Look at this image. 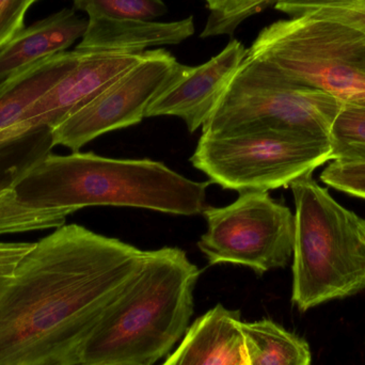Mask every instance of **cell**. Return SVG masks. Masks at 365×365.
<instances>
[{
    "instance_id": "obj_1",
    "label": "cell",
    "mask_w": 365,
    "mask_h": 365,
    "mask_svg": "<svg viewBox=\"0 0 365 365\" xmlns=\"http://www.w3.org/2000/svg\"><path fill=\"white\" fill-rule=\"evenodd\" d=\"M145 251L78 225L34 244L0 279V365H77Z\"/></svg>"
},
{
    "instance_id": "obj_2",
    "label": "cell",
    "mask_w": 365,
    "mask_h": 365,
    "mask_svg": "<svg viewBox=\"0 0 365 365\" xmlns=\"http://www.w3.org/2000/svg\"><path fill=\"white\" fill-rule=\"evenodd\" d=\"M210 182H195L160 162L89 153L48 154L0 193V235L59 229L90 206L202 214Z\"/></svg>"
},
{
    "instance_id": "obj_3",
    "label": "cell",
    "mask_w": 365,
    "mask_h": 365,
    "mask_svg": "<svg viewBox=\"0 0 365 365\" xmlns=\"http://www.w3.org/2000/svg\"><path fill=\"white\" fill-rule=\"evenodd\" d=\"M199 277L181 248L145 250L138 274L103 315L77 365L155 364L186 331Z\"/></svg>"
},
{
    "instance_id": "obj_4",
    "label": "cell",
    "mask_w": 365,
    "mask_h": 365,
    "mask_svg": "<svg viewBox=\"0 0 365 365\" xmlns=\"http://www.w3.org/2000/svg\"><path fill=\"white\" fill-rule=\"evenodd\" d=\"M295 202L292 302L307 312L365 291V219L312 175L292 182Z\"/></svg>"
},
{
    "instance_id": "obj_5",
    "label": "cell",
    "mask_w": 365,
    "mask_h": 365,
    "mask_svg": "<svg viewBox=\"0 0 365 365\" xmlns=\"http://www.w3.org/2000/svg\"><path fill=\"white\" fill-rule=\"evenodd\" d=\"M247 57L295 85L365 105V34L351 26L311 14L281 19L259 32Z\"/></svg>"
},
{
    "instance_id": "obj_6",
    "label": "cell",
    "mask_w": 365,
    "mask_h": 365,
    "mask_svg": "<svg viewBox=\"0 0 365 365\" xmlns=\"http://www.w3.org/2000/svg\"><path fill=\"white\" fill-rule=\"evenodd\" d=\"M330 156L327 137L261 128L202 134L190 163L212 184L242 193L287 188L312 175Z\"/></svg>"
},
{
    "instance_id": "obj_7",
    "label": "cell",
    "mask_w": 365,
    "mask_h": 365,
    "mask_svg": "<svg viewBox=\"0 0 365 365\" xmlns=\"http://www.w3.org/2000/svg\"><path fill=\"white\" fill-rule=\"evenodd\" d=\"M343 104L325 92L291 83L261 60L246 57L202 134L220 136L262 128L328 138Z\"/></svg>"
},
{
    "instance_id": "obj_8",
    "label": "cell",
    "mask_w": 365,
    "mask_h": 365,
    "mask_svg": "<svg viewBox=\"0 0 365 365\" xmlns=\"http://www.w3.org/2000/svg\"><path fill=\"white\" fill-rule=\"evenodd\" d=\"M202 214L207 230L197 248L210 266H246L262 276L293 257L295 216L268 191H245L233 203L208 206Z\"/></svg>"
},
{
    "instance_id": "obj_9",
    "label": "cell",
    "mask_w": 365,
    "mask_h": 365,
    "mask_svg": "<svg viewBox=\"0 0 365 365\" xmlns=\"http://www.w3.org/2000/svg\"><path fill=\"white\" fill-rule=\"evenodd\" d=\"M184 64L164 49L147 51L145 58L111 83L87 106L51 130L53 145L72 152L101 135L140 123L150 105L184 70Z\"/></svg>"
},
{
    "instance_id": "obj_10",
    "label": "cell",
    "mask_w": 365,
    "mask_h": 365,
    "mask_svg": "<svg viewBox=\"0 0 365 365\" xmlns=\"http://www.w3.org/2000/svg\"><path fill=\"white\" fill-rule=\"evenodd\" d=\"M81 53V59L75 68L34 103L14 125L0 132L2 138L23 136L30 130L41 128L53 130L139 63L147 51Z\"/></svg>"
},
{
    "instance_id": "obj_11",
    "label": "cell",
    "mask_w": 365,
    "mask_h": 365,
    "mask_svg": "<svg viewBox=\"0 0 365 365\" xmlns=\"http://www.w3.org/2000/svg\"><path fill=\"white\" fill-rule=\"evenodd\" d=\"M246 57L245 45L232 40L205 63L185 66L180 76L150 105L145 118H180L192 134L207 121Z\"/></svg>"
},
{
    "instance_id": "obj_12",
    "label": "cell",
    "mask_w": 365,
    "mask_h": 365,
    "mask_svg": "<svg viewBox=\"0 0 365 365\" xmlns=\"http://www.w3.org/2000/svg\"><path fill=\"white\" fill-rule=\"evenodd\" d=\"M192 16L175 21L88 17V27L76 51L141 53L150 47L181 44L195 34Z\"/></svg>"
},
{
    "instance_id": "obj_13",
    "label": "cell",
    "mask_w": 365,
    "mask_h": 365,
    "mask_svg": "<svg viewBox=\"0 0 365 365\" xmlns=\"http://www.w3.org/2000/svg\"><path fill=\"white\" fill-rule=\"evenodd\" d=\"M240 322V311L217 304L191 325L181 345L163 365L247 364Z\"/></svg>"
},
{
    "instance_id": "obj_14",
    "label": "cell",
    "mask_w": 365,
    "mask_h": 365,
    "mask_svg": "<svg viewBox=\"0 0 365 365\" xmlns=\"http://www.w3.org/2000/svg\"><path fill=\"white\" fill-rule=\"evenodd\" d=\"M88 19L74 9H62L24 28L0 49V81L43 60L66 51L83 38Z\"/></svg>"
},
{
    "instance_id": "obj_15",
    "label": "cell",
    "mask_w": 365,
    "mask_h": 365,
    "mask_svg": "<svg viewBox=\"0 0 365 365\" xmlns=\"http://www.w3.org/2000/svg\"><path fill=\"white\" fill-rule=\"evenodd\" d=\"M81 51H63L28 66L0 81V132L14 125L21 115L75 68Z\"/></svg>"
},
{
    "instance_id": "obj_16",
    "label": "cell",
    "mask_w": 365,
    "mask_h": 365,
    "mask_svg": "<svg viewBox=\"0 0 365 365\" xmlns=\"http://www.w3.org/2000/svg\"><path fill=\"white\" fill-rule=\"evenodd\" d=\"M248 365H311L308 342L272 319L240 322Z\"/></svg>"
},
{
    "instance_id": "obj_17",
    "label": "cell",
    "mask_w": 365,
    "mask_h": 365,
    "mask_svg": "<svg viewBox=\"0 0 365 365\" xmlns=\"http://www.w3.org/2000/svg\"><path fill=\"white\" fill-rule=\"evenodd\" d=\"M328 138L331 162L365 163V105L343 104Z\"/></svg>"
},
{
    "instance_id": "obj_18",
    "label": "cell",
    "mask_w": 365,
    "mask_h": 365,
    "mask_svg": "<svg viewBox=\"0 0 365 365\" xmlns=\"http://www.w3.org/2000/svg\"><path fill=\"white\" fill-rule=\"evenodd\" d=\"M89 17L156 21L168 12L165 0H72Z\"/></svg>"
},
{
    "instance_id": "obj_19",
    "label": "cell",
    "mask_w": 365,
    "mask_h": 365,
    "mask_svg": "<svg viewBox=\"0 0 365 365\" xmlns=\"http://www.w3.org/2000/svg\"><path fill=\"white\" fill-rule=\"evenodd\" d=\"M279 0H242L229 10L210 13L201 34L202 38L230 36L249 17L274 6Z\"/></svg>"
},
{
    "instance_id": "obj_20",
    "label": "cell",
    "mask_w": 365,
    "mask_h": 365,
    "mask_svg": "<svg viewBox=\"0 0 365 365\" xmlns=\"http://www.w3.org/2000/svg\"><path fill=\"white\" fill-rule=\"evenodd\" d=\"M319 179L336 190L365 200V163L331 162L324 169Z\"/></svg>"
},
{
    "instance_id": "obj_21",
    "label": "cell",
    "mask_w": 365,
    "mask_h": 365,
    "mask_svg": "<svg viewBox=\"0 0 365 365\" xmlns=\"http://www.w3.org/2000/svg\"><path fill=\"white\" fill-rule=\"evenodd\" d=\"M38 0H0V49L24 29L28 9Z\"/></svg>"
},
{
    "instance_id": "obj_22",
    "label": "cell",
    "mask_w": 365,
    "mask_h": 365,
    "mask_svg": "<svg viewBox=\"0 0 365 365\" xmlns=\"http://www.w3.org/2000/svg\"><path fill=\"white\" fill-rule=\"evenodd\" d=\"M304 14L338 21L351 26L365 34V6L357 4H334L321 6Z\"/></svg>"
},
{
    "instance_id": "obj_23",
    "label": "cell",
    "mask_w": 365,
    "mask_h": 365,
    "mask_svg": "<svg viewBox=\"0 0 365 365\" xmlns=\"http://www.w3.org/2000/svg\"><path fill=\"white\" fill-rule=\"evenodd\" d=\"M345 4L365 6V0H279L274 6L276 10L289 15V17H295L321 6Z\"/></svg>"
},
{
    "instance_id": "obj_24",
    "label": "cell",
    "mask_w": 365,
    "mask_h": 365,
    "mask_svg": "<svg viewBox=\"0 0 365 365\" xmlns=\"http://www.w3.org/2000/svg\"><path fill=\"white\" fill-rule=\"evenodd\" d=\"M36 242H0V279L8 278Z\"/></svg>"
},
{
    "instance_id": "obj_25",
    "label": "cell",
    "mask_w": 365,
    "mask_h": 365,
    "mask_svg": "<svg viewBox=\"0 0 365 365\" xmlns=\"http://www.w3.org/2000/svg\"><path fill=\"white\" fill-rule=\"evenodd\" d=\"M242 0H205L210 13H219L229 10Z\"/></svg>"
},
{
    "instance_id": "obj_26",
    "label": "cell",
    "mask_w": 365,
    "mask_h": 365,
    "mask_svg": "<svg viewBox=\"0 0 365 365\" xmlns=\"http://www.w3.org/2000/svg\"><path fill=\"white\" fill-rule=\"evenodd\" d=\"M11 186V178L0 160V193Z\"/></svg>"
},
{
    "instance_id": "obj_27",
    "label": "cell",
    "mask_w": 365,
    "mask_h": 365,
    "mask_svg": "<svg viewBox=\"0 0 365 365\" xmlns=\"http://www.w3.org/2000/svg\"><path fill=\"white\" fill-rule=\"evenodd\" d=\"M96 365H133V364H96Z\"/></svg>"
},
{
    "instance_id": "obj_28",
    "label": "cell",
    "mask_w": 365,
    "mask_h": 365,
    "mask_svg": "<svg viewBox=\"0 0 365 365\" xmlns=\"http://www.w3.org/2000/svg\"><path fill=\"white\" fill-rule=\"evenodd\" d=\"M244 365H248V364H244Z\"/></svg>"
}]
</instances>
